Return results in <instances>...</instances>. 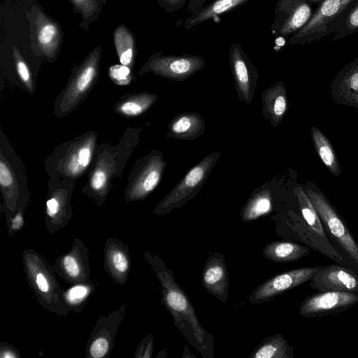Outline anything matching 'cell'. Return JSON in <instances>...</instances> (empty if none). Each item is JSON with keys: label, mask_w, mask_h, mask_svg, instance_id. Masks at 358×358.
<instances>
[{"label": "cell", "mask_w": 358, "mask_h": 358, "mask_svg": "<svg viewBox=\"0 0 358 358\" xmlns=\"http://www.w3.org/2000/svg\"><path fill=\"white\" fill-rule=\"evenodd\" d=\"M358 0H322L309 21L290 39V45L310 44L334 31L345 13Z\"/></svg>", "instance_id": "277c9868"}, {"label": "cell", "mask_w": 358, "mask_h": 358, "mask_svg": "<svg viewBox=\"0 0 358 358\" xmlns=\"http://www.w3.org/2000/svg\"><path fill=\"white\" fill-rule=\"evenodd\" d=\"M310 252L307 246L290 241H273L264 248L263 257L278 263H289L297 261Z\"/></svg>", "instance_id": "7402d4cb"}, {"label": "cell", "mask_w": 358, "mask_h": 358, "mask_svg": "<svg viewBox=\"0 0 358 358\" xmlns=\"http://www.w3.org/2000/svg\"><path fill=\"white\" fill-rule=\"evenodd\" d=\"M154 350V338L151 334L144 337L138 344L134 357L151 358Z\"/></svg>", "instance_id": "d590c367"}, {"label": "cell", "mask_w": 358, "mask_h": 358, "mask_svg": "<svg viewBox=\"0 0 358 358\" xmlns=\"http://www.w3.org/2000/svg\"><path fill=\"white\" fill-rule=\"evenodd\" d=\"M202 285L206 290L226 303L229 287L225 257L220 252L213 253L206 260L202 271Z\"/></svg>", "instance_id": "ac0fdd59"}, {"label": "cell", "mask_w": 358, "mask_h": 358, "mask_svg": "<svg viewBox=\"0 0 358 358\" xmlns=\"http://www.w3.org/2000/svg\"><path fill=\"white\" fill-rule=\"evenodd\" d=\"M250 358H293L294 348L282 334L266 337L249 356Z\"/></svg>", "instance_id": "603a6c76"}, {"label": "cell", "mask_w": 358, "mask_h": 358, "mask_svg": "<svg viewBox=\"0 0 358 358\" xmlns=\"http://www.w3.org/2000/svg\"><path fill=\"white\" fill-rule=\"evenodd\" d=\"M143 257L161 285L162 303L171 313L176 327L203 357L213 358V336L201 326L194 307L176 282L172 271L157 254L152 255L145 252Z\"/></svg>", "instance_id": "6da1fadb"}, {"label": "cell", "mask_w": 358, "mask_h": 358, "mask_svg": "<svg viewBox=\"0 0 358 358\" xmlns=\"http://www.w3.org/2000/svg\"><path fill=\"white\" fill-rule=\"evenodd\" d=\"M157 358L158 357H162V358H164V357H166V350L164 349V350H162L159 353L158 355L156 356Z\"/></svg>", "instance_id": "60d3db41"}, {"label": "cell", "mask_w": 358, "mask_h": 358, "mask_svg": "<svg viewBox=\"0 0 358 358\" xmlns=\"http://www.w3.org/2000/svg\"><path fill=\"white\" fill-rule=\"evenodd\" d=\"M166 166L163 155L153 150L144 160L126 195L127 201L145 199L159 184Z\"/></svg>", "instance_id": "5bb4252c"}, {"label": "cell", "mask_w": 358, "mask_h": 358, "mask_svg": "<svg viewBox=\"0 0 358 358\" xmlns=\"http://www.w3.org/2000/svg\"><path fill=\"white\" fill-rule=\"evenodd\" d=\"M272 209L271 193L268 189L254 192L241 210V216L244 222L257 220L268 214Z\"/></svg>", "instance_id": "d4e9b609"}, {"label": "cell", "mask_w": 358, "mask_h": 358, "mask_svg": "<svg viewBox=\"0 0 358 358\" xmlns=\"http://www.w3.org/2000/svg\"><path fill=\"white\" fill-rule=\"evenodd\" d=\"M96 287V284L91 280L71 285L67 289L62 290L64 303L70 312L81 313Z\"/></svg>", "instance_id": "484cf974"}, {"label": "cell", "mask_w": 358, "mask_h": 358, "mask_svg": "<svg viewBox=\"0 0 358 358\" xmlns=\"http://www.w3.org/2000/svg\"><path fill=\"white\" fill-rule=\"evenodd\" d=\"M182 357H183V358H185V357H187V358L194 357V358H196V356L192 355V354H191L190 352H189V348H187V345H185V348H184L183 354L182 355Z\"/></svg>", "instance_id": "ab89813d"}, {"label": "cell", "mask_w": 358, "mask_h": 358, "mask_svg": "<svg viewBox=\"0 0 358 358\" xmlns=\"http://www.w3.org/2000/svg\"><path fill=\"white\" fill-rule=\"evenodd\" d=\"M309 281L310 287L317 292L338 291L358 294V274L342 265L323 266Z\"/></svg>", "instance_id": "9a60e30c"}, {"label": "cell", "mask_w": 358, "mask_h": 358, "mask_svg": "<svg viewBox=\"0 0 358 358\" xmlns=\"http://www.w3.org/2000/svg\"><path fill=\"white\" fill-rule=\"evenodd\" d=\"M0 183L3 189H8L13 183V176L10 170L3 160L0 163Z\"/></svg>", "instance_id": "74e56055"}, {"label": "cell", "mask_w": 358, "mask_h": 358, "mask_svg": "<svg viewBox=\"0 0 358 358\" xmlns=\"http://www.w3.org/2000/svg\"><path fill=\"white\" fill-rule=\"evenodd\" d=\"M221 152H213L191 168L169 194L157 205L153 213L166 215L192 199L204 185Z\"/></svg>", "instance_id": "5b68a950"}, {"label": "cell", "mask_w": 358, "mask_h": 358, "mask_svg": "<svg viewBox=\"0 0 358 358\" xmlns=\"http://www.w3.org/2000/svg\"><path fill=\"white\" fill-rule=\"evenodd\" d=\"M205 65L203 59L199 56H157L149 60L145 70L169 80L185 81Z\"/></svg>", "instance_id": "4fadbf2b"}, {"label": "cell", "mask_w": 358, "mask_h": 358, "mask_svg": "<svg viewBox=\"0 0 358 358\" xmlns=\"http://www.w3.org/2000/svg\"><path fill=\"white\" fill-rule=\"evenodd\" d=\"M22 259L28 285L39 304L51 313L67 315L70 310L64 303L54 265L31 248L22 252Z\"/></svg>", "instance_id": "7a4b0ae2"}, {"label": "cell", "mask_w": 358, "mask_h": 358, "mask_svg": "<svg viewBox=\"0 0 358 358\" xmlns=\"http://www.w3.org/2000/svg\"><path fill=\"white\" fill-rule=\"evenodd\" d=\"M131 266L129 245L115 237H109L103 250V268L117 285L128 280Z\"/></svg>", "instance_id": "2e32d148"}, {"label": "cell", "mask_w": 358, "mask_h": 358, "mask_svg": "<svg viewBox=\"0 0 358 358\" xmlns=\"http://www.w3.org/2000/svg\"><path fill=\"white\" fill-rule=\"evenodd\" d=\"M92 155V144L81 145L71 154L65 162L66 172L71 176H77L90 164Z\"/></svg>", "instance_id": "f1b7e54d"}, {"label": "cell", "mask_w": 358, "mask_h": 358, "mask_svg": "<svg viewBox=\"0 0 358 358\" xmlns=\"http://www.w3.org/2000/svg\"><path fill=\"white\" fill-rule=\"evenodd\" d=\"M15 64H16V69L17 74L20 79L24 82V83L29 87H31V75L29 71V69L25 64V62L21 59L15 57Z\"/></svg>", "instance_id": "8d00e7d4"}, {"label": "cell", "mask_w": 358, "mask_h": 358, "mask_svg": "<svg viewBox=\"0 0 358 358\" xmlns=\"http://www.w3.org/2000/svg\"><path fill=\"white\" fill-rule=\"evenodd\" d=\"M1 358H21L19 350L13 345L1 341L0 342Z\"/></svg>", "instance_id": "f35d334b"}, {"label": "cell", "mask_w": 358, "mask_h": 358, "mask_svg": "<svg viewBox=\"0 0 358 358\" xmlns=\"http://www.w3.org/2000/svg\"><path fill=\"white\" fill-rule=\"evenodd\" d=\"M330 94L336 103L358 109V56L337 73Z\"/></svg>", "instance_id": "e0dca14e"}, {"label": "cell", "mask_w": 358, "mask_h": 358, "mask_svg": "<svg viewBox=\"0 0 358 358\" xmlns=\"http://www.w3.org/2000/svg\"><path fill=\"white\" fill-rule=\"evenodd\" d=\"M158 98L157 94L150 93L134 95L122 101L117 110L124 115H139L146 111Z\"/></svg>", "instance_id": "83f0119b"}, {"label": "cell", "mask_w": 358, "mask_h": 358, "mask_svg": "<svg viewBox=\"0 0 358 358\" xmlns=\"http://www.w3.org/2000/svg\"><path fill=\"white\" fill-rule=\"evenodd\" d=\"M107 175L105 171L98 169L94 171L90 180V186L98 195L97 201L101 204L103 202L104 192L106 190Z\"/></svg>", "instance_id": "d6a6232c"}, {"label": "cell", "mask_w": 358, "mask_h": 358, "mask_svg": "<svg viewBox=\"0 0 358 358\" xmlns=\"http://www.w3.org/2000/svg\"><path fill=\"white\" fill-rule=\"evenodd\" d=\"M109 76L111 80L119 85H127L131 81V71L125 65L116 64L109 69Z\"/></svg>", "instance_id": "836d02e7"}, {"label": "cell", "mask_w": 358, "mask_h": 358, "mask_svg": "<svg viewBox=\"0 0 358 358\" xmlns=\"http://www.w3.org/2000/svg\"><path fill=\"white\" fill-rule=\"evenodd\" d=\"M74 1L78 3L83 2L84 0H74Z\"/></svg>", "instance_id": "7bdbcfd3"}, {"label": "cell", "mask_w": 358, "mask_h": 358, "mask_svg": "<svg viewBox=\"0 0 358 358\" xmlns=\"http://www.w3.org/2000/svg\"><path fill=\"white\" fill-rule=\"evenodd\" d=\"M323 266L302 267L278 273L257 286L249 297L252 304L267 301L310 280Z\"/></svg>", "instance_id": "9c48e42d"}, {"label": "cell", "mask_w": 358, "mask_h": 358, "mask_svg": "<svg viewBox=\"0 0 358 358\" xmlns=\"http://www.w3.org/2000/svg\"><path fill=\"white\" fill-rule=\"evenodd\" d=\"M166 1H169V3L173 4V5H176L178 3H179L180 1H181V0H166Z\"/></svg>", "instance_id": "b9f144b4"}, {"label": "cell", "mask_w": 358, "mask_h": 358, "mask_svg": "<svg viewBox=\"0 0 358 358\" xmlns=\"http://www.w3.org/2000/svg\"><path fill=\"white\" fill-rule=\"evenodd\" d=\"M315 149L324 165L334 176L341 174V169L334 147L327 136L317 127L310 128Z\"/></svg>", "instance_id": "cb8c5ba5"}, {"label": "cell", "mask_w": 358, "mask_h": 358, "mask_svg": "<svg viewBox=\"0 0 358 358\" xmlns=\"http://www.w3.org/2000/svg\"><path fill=\"white\" fill-rule=\"evenodd\" d=\"M315 0H280L275 10V30L285 39L311 18Z\"/></svg>", "instance_id": "8fae6325"}, {"label": "cell", "mask_w": 358, "mask_h": 358, "mask_svg": "<svg viewBox=\"0 0 358 358\" xmlns=\"http://www.w3.org/2000/svg\"><path fill=\"white\" fill-rule=\"evenodd\" d=\"M206 123L200 113L185 112L173 117L168 125L167 138L180 141H192L201 136Z\"/></svg>", "instance_id": "44dd1931"}, {"label": "cell", "mask_w": 358, "mask_h": 358, "mask_svg": "<svg viewBox=\"0 0 358 358\" xmlns=\"http://www.w3.org/2000/svg\"><path fill=\"white\" fill-rule=\"evenodd\" d=\"M57 27L50 22L42 25L37 34V40L38 43L43 48H49L55 43L57 36Z\"/></svg>", "instance_id": "1f68e13d"}, {"label": "cell", "mask_w": 358, "mask_h": 358, "mask_svg": "<svg viewBox=\"0 0 358 358\" xmlns=\"http://www.w3.org/2000/svg\"><path fill=\"white\" fill-rule=\"evenodd\" d=\"M96 74V62H87L78 72L62 95L60 110L68 113L88 91Z\"/></svg>", "instance_id": "ffe728a7"}, {"label": "cell", "mask_w": 358, "mask_h": 358, "mask_svg": "<svg viewBox=\"0 0 358 358\" xmlns=\"http://www.w3.org/2000/svg\"><path fill=\"white\" fill-rule=\"evenodd\" d=\"M358 32V2L345 13L337 26L333 36V41L343 39L349 35Z\"/></svg>", "instance_id": "f546056e"}, {"label": "cell", "mask_w": 358, "mask_h": 358, "mask_svg": "<svg viewBox=\"0 0 358 358\" xmlns=\"http://www.w3.org/2000/svg\"><path fill=\"white\" fill-rule=\"evenodd\" d=\"M55 271L70 285L91 281L88 249L78 238H74L69 252L59 255L54 264Z\"/></svg>", "instance_id": "30bf717a"}, {"label": "cell", "mask_w": 358, "mask_h": 358, "mask_svg": "<svg viewBox=\"0 0 358 358\" xmlns=\"http://www.w3.org/2000/svg\"><path fill=\"white\" fill-rule=\"evenodd\" d=\"M115 38L120 63L125 66L130 64L133 59L132 38L124 32L116 33Z\"/></svg>", "instance_id": "4dcf8cb0"}, {"label": "cell", "mask_w": 358, "mask_h": 358, "mask_svg": "<svg viewBox=\"0 0 358 358\" xmlns=\"http://www.w3.org/2000/svg\"><path fill=\"white\" fill-rule=\"evenodd\" d=\"M358 303V294L338 291L315 292L301 303L299 313L308 318L342 313Z\"/></svg>", "instance_id": "ba28073f"}, {"label": "cell", "mask_w": 358, "mask_h": 358, "mask_svg": "<svg viewBox=\"0 0 358 358\" xmlns=\"http://www.w3.org/2000/svg\"><path fill=\"white\" fill-rule=\"evenodd\" d=\"M248 1L249 0H215L207 7L200 10V12L187 19L186 20V28L190 29L197 24L215 17Z\"/></svg>", "instance_id": "4316f807"}, {"label": "cell", "mask_w": 358, "mask_h": 358, "mask_svg": "<svg viewBox=\"0 0 358 358\" xmlns=\"http://www.w3.org/2000/svg\"><path fill=\"white\" fill-rule=\"evenodd\" d=\"M294 194L298 200L311 247L327 257L345 266L343 257L329 240L321 220L304 189L297 187L294 189Z\"/></svg>", "instance_id": "8992f818"}, {"label": "cell", "mask_w": 358, "mask_h": 358, "mask_svg": "<svg viewBox=\"0 0 358 358\" xmlns=\"http://www.w3.org/2000/svg\"><path fill=\"white\" fill-rule=\"evenodd\" d=\"M304 190L316 210L331 243L343 257L345 266L358 274V243L347 224L320 190L308 187Z\"/></svg>", "instance_id": "3957f363"}, {"label": "cell", "mask_w": 358, "mask_h": 358, "mask_svg": "<svg viewBox=\"0 0 358 358\" xmlns=\"http://www.w3.org/2000/svg\"><path fill=\"white\" fill-rule=\"evenodd\" d=\"M229 64L239 100L250 104L255 93L259 73L238 44L231 45Z\"/></svg>", "instance_id": "7c38bea8"}, {"label": "cell", "mask_w": 358, "mask_h": 358, "mask_svg": "<svg viewBox=\"0 0 358 358\" xmlns=\"http://www.w3.org/2000/svg\"><path fill=\"white\" fill-rule=\"evenodd\" d=\"M125 313L126 304H122L107 316L99 317L86 344V358L109 357L114 347L118 327Z\"/></svg>", "instance_id": "52a82bcc"}, {"label": "cell", "mask_w": 358, "mask_h": 358, "mask_svg": "<svg viewBox=\"0 0 358 358\" xmlns=\"http://www.w3.org/2000/svg\"><path fill=\"white\" fill-rule=\"evenodd\" d=\"M25 203H22L17 210L14 215L10 218L8 223L6 224L7 233L9 236H13L16 234L24 226V209Z\"/></svg>", "instance_id": "e575fe53"}, {"label": "cell", "mask_w": 358, "mask_h": 358, "mask_svg": "<svg viewBox=\"0 0 358 358\" xmlns=\"http://www.w3.org/2000/svg\"><path fill=\"white\" fill-rule=\"evenodd\" d=\"M262 115L270 124L280 125L288 108L286 87L279 81L264 90L262 94Z\"/></svg>", "instance_id": "d6986e66"}]
</instances>
